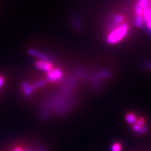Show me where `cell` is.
I'll return each instance as SVG.
<instances>
[{
  "label": "cell",
  "mask_w": 151,
  "mask_h": 151,
  "mask_svg": "<svg viewBox=\"0 0 151 151\" xmlns=\"http://www.w3.org/2000/svg\"><path fill=\"white\" fill-rule=\"evenodd\" d=\"M129 32V26L126 22L117 27H111V32L106 37V42L111 45L117 44L127 37Z\"/></svg>",
  "instance_id": "cell-1"
},
{
  "label": "cell",
  "mask_w": 151,
  "mask_h": 151,
  "mask_svg": "<svg viewBox=\"0 0 151 151\" xmlns=\"http://www.w3.org/2000/svg\"><path fill=\"white\" fill-rule=\"evenodd\" d=\"M63 76V71L60 68H53L47 73V80L51 83H56L60 81Z\"/></svg>",
  "instance_id": "cell-2"
},
{
  "label": "cell",
  "mask_w": 151,
  "mask_h": 151,
  "mask_svg": "<svg viewBox=\"0 0 151 151\" xmlns=\"http://www.w3.org/2000/svg\"><path fill=\"white\" fill-rule=\"evenodd\" d=\"M35 66L39 70L46 73L49 72L54 68L52 62L51 61H47V60H38L35 63Z\"/></svg>",
  "instance_id": "cell-3"
},
{
  "label": "cell",
  "mask_w": 151,
  "mask_h": 151,
  "mask_svg": "<svg viewBox=\"0 0 151 151\" xmlns=\"http://www.w3.org/2000/svg\"><path fill=\"white\" fill-rule=\"evenodd\" d=\"M132 129L134 132L139 134L146 133L147 131V127L146 126V120L143 118H139L137 119V122L132 125Z\"/></svg>",
  "instance_id": "cell-4"
},
{
  "label": "cell",
  "mask_w": 151,
  "mask_h": 151,
  "mask_svg": "<svg viewBox=\"0 0 151 151\" xmlns=\"http://www.w3.org/2000/svg\"><path fill=\"white\" fill-rule=\"evenodd\" d=\"M28 54L29 55H32L33 57H35V58H38V60H47V61H51L52 62V59L50 57H49L47 55L43 53L39 50H36V49L34 48H29L28 50Z\"/></svg>",
  "instance_id": "cell-5"
},
{
  "label": "cell",
  "mask_w": 151,
  "mask_h": 151,
  "mask_svg": "<svg viewBox=\"0 0 151 151\" xmlns=\"http://www.w3.org/2000/svg\"><path fill=\"white\" fill-rule=\"evenodd\" d=\"M124 20H125V17L121 14H117L113 17L112 20H111V27H115L117 26L120 25V24L124 23Z\"/></svg>",
  "instance_id": "cell-6"
},
{
  "label": "cell",
  "mask_w": 151,
  "mask_h": 151,
  "mask_svg": "<svg viewBox=\"0 0 151 151\" xmlns=\"http://www.w3.org/2000/svg\"><path fill=\"white\" fill-rule=\"evenodd\" d=\"M21 88H22V93H23L24 96H27V97L31 95V94L33 93V92L35 91L33 89L32 86V85L28 83L27 82L22 83Z\"/></svg>",
  "instance_id": "cell-7"
},
{
  "label": "cell",
  "mask_w": 151,
  "mask_h": 151,
  "mask_svg": "<svg viewBox=\"0 0 151 151\" xmlns=\"http://www.w3.org/2000/svg\"><path fill=\"white\" fill-rule=\"evenodd\" d=\"M137 119H138L137 116H136L135 113H134L129 112L125 115L126 121H127V123L132 124V125H133V124H134L136 122H137Z\"/></svg>",
  "instance_id": "cell-8"
},
{
  "label": "cell",
  "mask_w": 151,
  "mask_h": 151,
  "mask_svg": "<svg viewBox=\"0 0 151 151\" xmlns=\"http://www.w3.org/2000/svg\"><path fill=\"white\" fill-rule=\"evenodd\" d=\"M46 82L45 80H43V79H41V80H39V81H37V82H35V83L32 84V86L34 90H37V89H39V88H42L46 85Z\"/></svg>",
  "instance_id": "cell-9"
},
{
  "label": "cell",
  "mask_w": 151,
  "mask_h": 151,
  "mask_svg": "<svg viewBox=\"0 0 151 151\" xmlns=\"http://www.w3.org/2000/svg\"><path fill=\"white\" fill-rule=\"evenodd\" d=\"M112 151H120L122 150V145L119 143H115L112 146Z\"/></svg>",
  "instance_id": "cell-10"
},
{
  "label": "cell",
  "mask_w": 151,
  "mask_h": 151,
  "mask_svg": "<svg viewBox=\"0 0 151 151\" xmlns=\"http://www.w3.org/2000/svg\"><path fill=\"white\" fill-rule=\"evenodd\" d=\"M4 83V78L3 76L0 75V88L3 86Z\"/></svg>",
  "instance_id": "cell-11"
},
{
  "label": "cell",
  "mask_w": 151,
  "mask_h": 151,
  "mask_svg": "<svg viewBox=\"0 0 151 151\" xmlns=\"http://www.w3.org/2000/svg\"><path fill=\"white\" fill-rule=\"evenodd\" d=\"M22 148H21V147H16V148L13 149L12 151H22Z\"/></svg>",
  "instance_id": "cell-12"
}]
</instances>
